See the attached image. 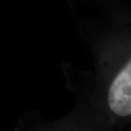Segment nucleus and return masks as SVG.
I'll return each mask as SVG.
<instances>
[{
  "mask_svg": "<svg viewBox=\"0 0 131 131\" xmlns=\"http://www.w3.org/2000/svg\"><path fill=\"white\" fill-rule=\"evenodd\" d=\"M104 121L82 100L66 116L56 121H45L36 110L19 117L13 131H103Z\"/></svg>",
  "mask_w": 131,
  "mask_h": 131,
  "instance_id": "obj_1",
  "label": "nucleus"
},
{
  "mask_svg": "<svg viewBox=\"0 0 131 131\" xmlns=\"http://www.w3.org/2000/svg\"><path fill=\"white\" fill-rule=\"evenodd\" d=\"M89 105L102 121L105 114L117 119L131 118V57L114 76L102 99Z\"/></svg>",
  "mask_w": 131,
  "mask_h": 131,
  "instance_id": "obj_2",
  "label": "nucleus"
}]
</instances>
